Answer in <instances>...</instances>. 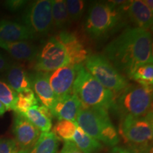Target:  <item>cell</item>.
Instances as JSON below:
<instances>
[{
	"label": "cell",
	"mask_w": 153,
	"mask_h": 153,
	"mask_svg": "<svg viewBox=\"0 0 153 153\" xmlns=\"http://www.w3.org/2000/svg\"><path fill=\"white\" fill-rule=\"evenodd\" d=\"M102 55L120 74L130 79L139 67L153 62L150 30L126 28L105 47Z\"/></svg>",
	"instance_id": "cell-1"
},
{
	"label": "cell",
	"mask_w": 153,
	"mask_h": 153,
	"mask_svg": "<svg viewBox=\"0 0 153 153\" xmlns=\"http://www.w3.org/2000/svg\"><path fill=\"white\" fill-rule=\"evenodd\" d=\"M121 5H116L113 1L92 4L85 19L86 33L96 41L110 36L122 24L124 13Z\"/></svg>",
	"instance_id": "cell-2"
},
{
	"label": "cell",
	"mask_w": 153,
	"mask_h": 153,
	"mask_svg": "<svg viewBox=\"0 0 153 153\" xmlns=\"http://www.w3.org/2000/svg\"><path fill=\"white\" fill-rule=\"evenodd\" d=\"M72 94L79 99L82 106L108 111L114 106L115 95L103 87L84 65L78 68L72 87Z\"/></svg>",
	"instance_id": "cell-3"
},
{
	"label": "cell",
	"mask_w": 153,
	"mask_h": 153,
	"mask_svg": "<svg viewBox=\"0 0 153 153\" xmlns=\"http://www.w3.org/2000/svg\"><path fill=\"white\" fill-rule=\"evenodd\" d=\"M76 123L85 133L101 143L111 147L117 146L119 143V135L108 111L82 106L76 116Z\"/></svg>",
	"instance_id": "cell-4"
},
{
	"label": "cell",
	"mask_w": 153,
	"mask_h": 153,
	"mask_svg": "<svg viewBox=\"0 0 153 153\" xmlns=\"http://www.w3.org/2000/svg\"><path fill=\"white\" fill-rule=\"evenodd\" d=\"M152 87L129 85L121 92L115 96L111 110L120 118L131 116H143L152 111Z\"/></svg>",
	"instance_id": "cell-5"
},
{
	"label": "cell",
	"mask_w": 153,
	"mask_h": 153,
	"mask_svg": "<svg viewBox=\"0 0 153 153\" xmlns=\"http://www.w3.org/2000/svg\"><path fill=\"white\" fill-rule=\"evenodd\" d=\"M83 65L103 87L115 96L130 85L127 78L120 74L103 55L90 54Z\"/></svg>",
	"instance_id": "cell-6"
},
{
	"label": "cell",
	"mask_w": 153,
	"mask_h": 153,
	"mask_svg": "<svg viewBox=\"0 0 153 153\" xmlns=\"http://www.w3.org/2000/svg\"><path fill=\"white\" fill-rule=\"evenodd\" d=\"M120 133L127 143L147 150L153 137L152 111L143 116L120 118Z\"/></svg>",
	"instance_id": "cell-7"
},
{
	"label": "cell",
	"mask_w": 153,
	"mask_h": 153,
	"mask_svg": "<svg viewBox=\"0 0 153 153\" xmlns=\"http://www.w3.org/2000/svg\"><path fill=\"white\" fill-rule=\"evenodd\" d=\"M36 72H49L67 65H70L68 53L56 36L51 37L44 43L34 60Z\"/></svg>",
	"instance_id": "cell-8"
},
{
	"label": "cell",
	"mask_w": 153,
	"mask_h": 153,
	"mask_svg": "<svg viewBox=\"0 0 153 153\" xmlns=\"http://www.w3.org/2000/svg\"><path fill=\"white\" fill-rule=\"evenodd\" d=\"M22 24L36 36L48 33L53 28L51 0H37L30 3L22 15Z\"/></svg>",
	"instance_id": "cell-9"
},
{
	"label": "cell",
	"mask_w": 153,
	"mask_h": 153,
	"mask_svg": "<svg viewBox=\"0 0 153 153\" xmlns=\"http://www.w3.org/2000/svg\"><path fill=\"white\" fill-rule=\"evenodd\" d=\"M79 66L67 65L54 71L45 72L57 100L72 94V87Z\"/></svg>",
	"instance_id": "cell-10"
},
{
	"label": "cell",
	"mask_w": 153,
	"mask_h": 153,
	"mask_svg": "<svg viewBox=\"0 0 153 153\" xmlns=\"http://www.w3.org/2000/svg\"><path fill=\"white\" fill-rule=\"evenodd\" d=\"M13 133L20 150H30L38 140L41 131L24 115L16 113L13 123Z\"/></svg>",
	"instance_id": "cell-11"
},
{
	"label": "cell",
	"mask_w": 153,
	"mask_h": 153,
	"mask_svg": "<svg viewBox=\"0 0 153 153\" xmlns=\"http://www.w3.org/2000/svg\"><path fill=\"white\" fill-rule=\"evenodd\" d=\"M124 14L133 24L135 28L148 30L152 26L153 12L148 8L143 1L134 0L125 1L121 5Z\"/></svg>",
	"instance_id": "cell-12"
},
{
	"label": "cell",
	"mask_w": 153,
	"mask_h": 153,
	"mask_svg": "<svg viewBox=\"0 0 153 153\" xmlns=\"http://www.w3.org/2000/svg\"><path fill=\"white\" fill-rule=\"evenodd\" d=\"M62 43L68 53L70 65H83L89 57V52L85 45L74 33L69 31H61L56 36Z\"/></svg>",
	"instance_id": "cell-13"
},
{
	"label": "cell",
	"mask_w": 153,
	"mask_h": 153,
	"mask_svg": "<svg viewBox=\"0 0 153 153\" xmlns=\"http://www.w3.org/2000/svg\"><path fill=\"white\" fill-rule=\"evenodd\" d=\"M36 36L24 24L10 20L0 21V43L27 41Z\"/></svg>",
	"instance_id": "cell-14"
},
{
	"label": "cell",
	"mask_w": 153,
	"mask_h": 153,
	"mask_svg": "<svg viewBox=\"0 0 153 153\" xmlns=\"http://www.w3.org/2000/svg\"><path fill=\"white\" fill-rule=\"evenodd\" d=\"M31 89L42 105L52 109L57 98L53 92L45 72H36L31 74Z\"/></svg>",
	"instance_id": "cell-15"
},
{
	"label": "cell",
	"mask_w": 153,
	"mask_h": 153,
	"mask_svg": "<svg viewBox=\"0 0 153 153\" xmlns=\"http://www.w3.org/2000/svg\"><path fill=\"white\" fill-rule=\"evenodd\" d=\"M82 105L73 94L57 99L51 110L53 117L60 120H67L76 123L78 112Z\"/></svg>",
	"instance_id": "cell-16"
},
{
	"label": "cell",
	"mask_w": 153,
	"mask_h": 153,
	"mask_svg": "<svg viewBox=\"0 0 153 153\" xmlns=\"http://www.w3.org/2000/svg\"><path fill=\"white\" fill-rule=\"evenodd\" d=\"M0 48L7 51L15 60L23 62L35 60L39 49L36 45L28 41L0 43Z\"/></svg>",
	"instance_id": "cell-17"
},
{
	"label": "cell",
	"mask_w": 153,
	"mask_h": 153,
	"mask_svg": "<svg viewBox=\"0 0 153 153\" xmlns=\"http://www.w3.org/2000/svg\"><path fill=\"white\" fill-rule=\"evenodd\" d=\"M5 78L7 83L16 93L31 89V74L20 65H9L6 70Z\"/></svg>",
	"instance_id": "cell-18"
},
{
	"label": "cell",
	"mask_w": 153,
	"mask_h": 153,
	"mask_svg": "<svg viewBox=\"0 0 153 153\" xmlns=\"http://www.w3.org/2000/svg\"><path fill=\"white\" fill-rule=\"evenodd\" d=\"M72 142L83 153H99L102 149V145L100 142L88 135L78 125L74 131Z\"/></svg>",
	"instance_id": "cell-19"
},
{
	"label": "cell",
	"mask_w": 153,
	"mask_h": 153,
	"mask_svg": "<svg viewBox=\"0 0 153 153\" xmlns=\"http://www.w3.org/2000/svg\"><path fill=\"white\" fill-rule=\"evenodd\" d=\"M59 140L60 139L53 132L41 133L28 153H57L59 148Z\"/></svg>",
	"instance_id": "cell-20"
},
{
	"label": "cell",
	"mask_w": 153,
	"mask_h": 153,
	"mask_svg": "<svg viewBox=\"0 0 153 153\" xmlns=\"http://www.w3.org/2000/svg\"><path fill=\"white\" fill-rule=\"evenodd\" d=\"M53 26L60 29L65 28L70 23L67 9L65 1L64 0H52L51 1Z\"/></svg>",
	"instance_id": "cell-21"
},
{
	"label": "cell",
	"mask_w": 153,
	"mask_h": 153,
	"mask_svg": "<svg viewBox=\"0 0 153 153\" xmlns=\"http://www.w3.org/2000/svg\"><path fill=\"white\" fill-rule=\"evenodd\" d=\"M22 115L42 133L50 132L52 128V119L41 114L37 108V105L30 108Z\"/></svg>",
	"instance_id": "cell-22"
},
{
	"label": "cell",
	"mask_w": 153,
	"mask_h": 153,
	"mask_svg": "<svg viewBox=\"0 0 153 153\" xmlns=\"http://www.w3.org/2000/svg\"><path fill=\"white\" fill-rule=\"evenodd\" d=\"M36 105H38V100L35 94L32 89H28L17 93L14 111L16 114H24Z\"/></svg>",
	"instance_id": "cell-23"
},
{
	"label": "cell",
	"mask_w": 153,
	"mask_h": 153,
	"mask_svg": "<svg viewBox=\"0 0 153 153\" xmlns=\"http://www.w3.org/2000/svg\"><path fill=\"white\" fill-rule=\"evenodd\" d=\"M130 79L137 82L140 85L147 87H152L153 85V65L152 63L139 67Z\"/></svg>",
	"instance_id": "cell-24"
},
{
	"label": "cell",
	"mask_w": 153,
	"mask_h": 153,
	"mask_svg": "<svg viewBox=\"0 0 153 153\" xmlns=\"http://www.w3.org/2000/svg\"><path fill=\"white\" fill-rule=\"evenodd\" d=\"M77 124L70 120H60L53 128V133L59 139L65 141H72Z\"/></svg>",
	"instance_id": "cell-25"
},
{
	"label": "cell",
	"mask_w": 153,
	"mask_h": 153,
	"mask_svg": "<svg viewBox=\"0 0 153 153\" xmlns=\"http://www.w3.org/2000/svg\"><path fill=\"white\" fill-rule=\"evenodd\" d=\"M17 93L4 81L0 80V101L4 105L7 111L14 109Z\"/></svg>",
	"instance_id": "cell-26"
},
{
	"label": "cell",
	"mask_w": 153,
	"mask_h": 153,
	"mask_svg": "<svg viewBox=\"0 0 153 153\" xmlns=\"http://www.w3.org/2000/svg\"><path fill=\"white\" fill-rule=\"evenodd\" d=\"M67 9L70 22L79 21L86 9V1L82 0H67Z\"/></svg>",
	"instance_id": "cell-27"
},
{
	"label": "cell",
	"mask_w": 153,
	"mask_h": 153,
	"mask_svg": "<svg viewBox=\"0 0 153 153\" xmlns=\"http://www.w3.org/2000/svg\"><path fill=\"white\" fill-rule=\"evenodd\" d=\"M20 150L16 140L11 138L0 139V153H16Z\"/></svg>",
	"instance_id": "cell-28"
},
{
	"label": "cell",
	"mask_w": 153,
	"mask_h": 153,
	"mask_svg": "<svg viewBox=\"0 0 153 153\" xmlns=\"http://www.w3.org/2000/svg\"><path fill=\"white\" fill-rule=\"evenodd\" d=\"M28 1L25 0H8L4 2L6 9L11 11H17L24 8Z\"/></svg>",
	"instance_id": "cell-29"
},
{
	"label": "cell",
	"mask_w": 153,
	"mask_h": 153,
	"mask_svg": "<svg viewBox=\"0 0 153 153\" xmlns=\"http://www.w3.org/2000/svg\"><path fill=\"white\" fill-rule=\"evenodd\" d=\"M60 153H83L72 141H65Z\"/></svg>",
	"instance_id": "cell-30"
},
{
	"label": "cell",
	"mask_w": 153,
	"mask_h": 153,
	"mask_svg": "<svg viewBox=\"0 0 153 153\" xmlns=\"http://www.w3.org/2000/svg\"><path fill=\"white\" fill-rule=\"evenodd\" d=\"M111 153H142L139 151L130 150V149L122 148L119 146H115L112 148Z\"/></svg>",
	"instance_id": "cell-31"
},
{
	"label": "cell",
	"mask_w": 153,
	"mask_h": 153,
	"mask_svg": "<svg viewBox=\"0 0 153 153\" xmlns=\"http://www.w3.org/2000/svg\"><path fill=\"white\" fill-rule=\"evenodd\" d=\"M37 108L41 114H43L44 116H45L46 117L51 118V119H52L53 118V114L52 113H51V110H50L48 108H47V107L43 106V105H37Z\"/></svg>",
	"instance_id": "cell-32"
},
{
	"label": "cell",
	"mask_w": 153,
	"mask_h": 153,
	"mask_svg": "<svg viewBox=\"0 0 153 153\" xmlns=\"http://www.w3.org/2000/svg\"><path fill=\"white\" fill-rule=\"evenodd\" d=\"M10 65L9 64L8 61L0 54V72H4L8 69Z\"/></svg>",
	"instance_id": "cell-33"
},
{
	"label": "cell",
	"mask_w": 153,
	"mask_h": 153,
	"mask_svg": "<svg viewBox=\"0 0 153 153\" xmlns=\"http://www.w3.org/2000/svg\"><path fill=\"white\" fill-rule=\"evenodd\" d=\"M143 2L148 7V8L153 12V1L152 0H143Z\"/></svg>",
	"instance_id": "cell-34"
},
{
	"label": "cell",
	"mask_w": 153,
	"mask_h": 153,
	"mask_svg": "<svg viewBox=\"0 0 153 153\" xmlns=\"http://www.w3.org/2000/svg\"><path fill=\"white\" fill-rule=\"evenodd\" d=\"M7 111V108H6L4 105L0 101V116H2L3 115L5 114Z\"/></svg>",
	"instance_id": "cell-35"
},
{
	"label": "cell",
	"mask_w": 153,
	"mask_h": 153,
	"mask_svg": "<svg viewBox=\"0 0 153 153\" xmlns=\"http://www.w3.org/2000/svg\"><path fill=\"white\" fill-rule=\"evenodd\" d=\"M29 152V150H20L18 151L16 153H28Z\"/></svg>",
	"instance_id": "cell-36"
}]
</instances>
